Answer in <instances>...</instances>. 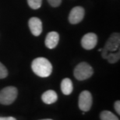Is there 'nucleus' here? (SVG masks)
Instances as JSON below:
<instances>
[{
    "mask_svg": "<svg viewBox=\"0 0 120 120\" xmlns=\"http://www.w3.org/2000/svg\"><path fill=\"white\" fill-rule=\"evenodd\" d=\"M32 71L36 75L41 78H47L52 72V65L50 61L45 57H37L31 64Z\"/></svg>",
    "mask_w": 120,
    "mask_h": 120,
    "instance_id": "f257e3e1",
    "label": "nucleus"
},
{
    "mask_svg": "<svg viewBox=\"0 0 120 120\" xmlns=\"http://www.w3.org/2000/svg\"><path fill=\"white\" fill-rule=\"evenodd\" d=\"M94 73L92 67L86 62H81L76 65L74 69V77L79 81L88 79L92 76Z\"/></svg>",
    "mask_w": 120,
    "mask_h": 120,
    "instance_id": "f03ea898",
    "label": "nucleus"
},
{
    "mask_svg": "<svg viewBox=\"0 0 120 120\" xmlns=\"http://www.w3.org/2000/svg\"><path fill=\"white\" fill-rule=\"evenodd\" d=\"M17 94L18 91L17 88L13 86L6 87L0 91V103L6 105L12 104L16 100Z\"/></svg>",
    "mask_w": 120,
    "mask_h": 120,
    "instance_id": "7ed1b4c3",
    "label": "nucleus"
},
{
    "mask_svg": "<svg viewBox=\"0 0 120 120\" xmlns=\"http://www.w3.org/2000/svg\"><path fill=\"white\" fill-rule=\"evenodd\" d=\"M79 108L83 112H87L92 105V95L90 91H83L79 96Z\"/></svg>",
    "mask_w": 120,
    "mask_h": 120,
    "instance_id": "20e7f679",
    "label": "nucleus"
},
{
    "mask_svg": "<svg viewBox=\"0 0 120 120\" xmlns=\"http://www.w3.org/2000/svg\"><path fill=\"white\" fill-rule=\"evenodd\" d=\"M98 43V37L94 33L85 34L81 40V45L85 50H92Z\"/></svg>",
    "mask_w": 120,
    "mask_h": 120,
    "instance_id": "39448f33",
    "label": "nucleus"
},
{
    "mask_svg": "<svg viewBox=\"0 0 120 120\" xmlns=\"http://www.w3.org/2000/svg\"><path fill=\"white\" fill-rule=\"evenodd\" d=\"M85 14L84 9L81 6H76L71 10L69 15V21L71 24H77L83 20Z\"/></svg>",
    "mask_w": 120,
    "mask_h": 120,
    "instance_id": "423d86ee",
    "label": "nucleus"
},
{
    "mask_svg": "<svg viewBox=\"0 0 120 120\" xmlns=\"http://www.w3.org/2000/svg\"><path fill=\"white\" fill-rule=\"evenodd\" d=\"M119 45L120 35L119 33H114L107 40L104 48H105L108 52H114L119 49Z\"/></svg>",
    "mask_w": 120,
    "mask_h": 120,
    "instance_id": "0eeeda50",
    "label": "nucleus"
},
{
    "mask_svg": "<svg viewBox=\"0 0 120 120\" xmlns=\"http://www.w3.org/2000/svg\"><path fill=\"white\" fill-rule=\"evenodd\" d=\"M29 28L31 31L32 34L37 37L42 32V22L39 18L37 17H32L29 19L28 22Z\"/></svg>",
    "mask_w": 120,
    "mask_h": 120,
    "instance_id": "6e6552de",
    "label": "nucleus"
},
{
    "mask_svg": "<svg viewBox=\"0 0 120 120\" xmlns=\"http://www.w3.org/2000/svg\"><path fill=\"white\" fill-rule=\"evenodd\" d=\"M59 41V35L57 32L52 31L48 33L45 38V45L48 49H54Z\"/></svg>",
    "mask_w": 120,
    "mask_h": 120,
    "instance_id": "1a4fd4ad",
    "label": "nucleus"
},
{
    "mask_svg": "<svg viewBox=\"0 0 120 120\" xmlns=\"http://www.w3.org/2000/svg\"><path fill=\"white\" fill-rule=\"evenodd\" d=\"M41 99L43 102L47 104V105H51L55 103L58 99V95L55 91L53 90H48L45 91L41 95Z\"/></svg>",
    "mask_w": 120,
    "mask_h": 120,
    "instance_id": "9d476101",
    "label": "nucleus"
},
{
    "mask_svg": "<svg viewBox=\"0 0 120 120\" xmlns=\"http://www.w3.org/2000/svg\"><path fill=\"white\" fill-rule=\"evenodd\" d=\"M61 90H62V92L66 95H69L73 92V85L72 81L70 78H64L62 81V82H61Z\"/></svg>",
    "mask_w": 120,
    "mask_h": 120,
    "instance_id": "9b49d317",
    "label": "nucleus"
},
{
    "mask_svg": "<svg viewBox=\"0 0 120 120\" xmlns=\"http://www.w3.org/2000/svg\"><path fill=\"white\" fill-rule=\"evenodd\" d=\"M120 58V52L119 50H116V51L114 52H109L107 55L106 59L108 60V61L110 64H115L117 63L119 60Z\"/></svg>",
    "mask_w": 120,
    "mask_h": 120,
    "instance_id": "f8f14e48",
    "label": "nucleus"
},
{
    "mask_svg": "<svg viewBox=\"0 0 120 120\" xmlns=\"http://www.w3.org/2000/svg\"><path fill=\"white\" fill-rule=\"evenodd\" d=\"M101 120H119V119L116 115L109 111H103L100 115Z\"/></svg>",
    "mask_w": 120,
    "mask_h": 120,
    "instance_id": "ddd939ff",
    "label": "nucleus"
},
{
    "mask_svg": "<svg viewBox=\"0 0 120 120\" xmlns=\"http://www.w3.org/2000/svg\"><path fill=\"white\" fill-rule=\"evenodd\" d=\"M28 5L33 9H37L41 6L42 0H27Z\"/></svg>",
    "mask_w": 120,
    "mask_h": 120,
    "instance_id": "4468645a",
    "label": "nucleus"
},
{
    "mask_svg": "<svg viewBox=\"0 0 120 120\" xmlns=\"http://www.w3.org/2000/svg\"><path fill=\"white\" fill-rule=\"evenodd\" d=\"M7 75H8V71L6 67L0 62V79L6 78Z\"/></svg>",
    "mask_w": 120,
    "mask_h": 120,
    "instance_id": "2eb2a0df",
    "label": "nucleus"
},
{
    "mask_svg": "<svg viewBox=\"0 0 120 120\" xmlns=\"http://www.w3.org/2000/svg\"><path fill=\"white\" fill-rule=\"evenodd\" d=\"M48 2L52 7H58L60 6L62 0H48Z\"/></svg>",
    "mask_w": 120,
    "mask_h": 120,
    "instance_id": "dca6fc26",
    "label": "nucleus"
},
{
    "mask_svg": "<svg viewBox=\"0 0 120 120\" xmlns=\"http://www.w3.org/2000/svg\"><path fill=\"white\" fill-rule=\"evenodd\" d=\"M115 109L117 112L118 115H120V101H116L115 102Z\"/></svg>",
    "mask_w": 120,
    "mask_h": 120,
    "instance_id": "f3484780",
    "label": "nucleus"
},
{
    "mask_svg": "<svg viewBox=\"0 0 120 120\" xmlns=\"http://www.w3.org/2000/svg\"><path fill=\"white\" fill-rule=\"evenodd\" d=\"M0 120H17L14 117H0Z\"/></svg>",
    "mask_w": 120,
    "mask_h": 120,
    "instance_id": "a211bd4d",
    "label": "nucleus"
},
{
    "mask_svg": "<svg viewBox=\"0 0 120 120\" xmlns=\"http://www.w3.org/2000/svg\"><path fill=\"white\" fill-rule=\"evenodd\" d=\"M41 120H52V119H41Z\"/></svg>",
    "mask_w": 120,
    "mask_h": 120,
    "instance_id": "6ab92c4d",
    "label": "nucleus"
}]
</instances>
